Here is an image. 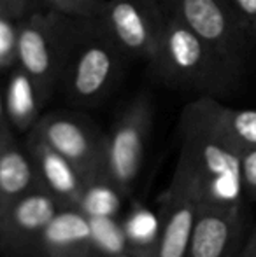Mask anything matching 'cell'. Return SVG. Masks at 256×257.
Listing matches in <instances>:
<instances>
[{
  "instance_id": "obj_1",
  "label": "cell",
  "mask_w": 256,
  "mask_h": 257,
  "mask_svg": "<svg viewBox=\"0 0 256 257\" xmlns=\"http://www.w3.org/2000/svg\"><path fill=\"white\" fill-rule=\"evenodd\" d=\"M179 156L167 189L188 194L200 206L244 205L240 154L204 121L193 102L179 117Z\"/></svg>"
},
{
  "instance_id": "obj_2",
  "label": "cell",
  "mask_w": 256,
  "mask_h": 257,
  "mask_svg": "<svg viewBox=\"0 0 256 257\" xmlns=\"http://www.w3.org/2000/svg\"><path fill=\"white\" fill-rule=\"evenodd\" d=\"M147 63V74L168 88L221 98L237 89L242 70L167 14V23Z\"/></svg>"
},
{
  "instance_id": "obj_3",
  "label": "cell",
  "mask_w": 256,
  "mask_h": 257,
  "mask_svg": "<svg viewBox=\"0 0 256 257\" xmlns=\"http://www.w3.org/2000/svg\"><path fill=\"white\" fill-rule=\"evenodd\" d=\"M128 60L99 18L77 20L58 91L75 107H97L120 84Z\"/></svg>"
},
{
  "instance_id": "obj_4",
  "label": "cell",
  "mask_w": 256,
  "mask_h": 257,
  "mask_svg": "<svg viewBox=\"0 0 256 257\" xmlns=\"http://www.w3.org/2000/svg\"><path fill=\"white\" fill-rule=\"evenodd\" d=\"M75 30L77 18L48 7L32 11L20 20L18 65L34 79L46 103L58 91Z\"/></svg>"
},
{
  "instance_id": "obj_5",
  "label": "cell",
  "mask_w": 256,
  "mask_h": 257,
  "mask_svg": "<svg viewBox=\"0 0 256 257\" xmlns=\"http://www.w3.org/2000/svg\"><path fill=\"white\" fill-rule=\"evenodd\" d=\"M168 16L207 42L244 72L256 39L228 0H163Z\"/></svg>"
},
{
  "instance_id": "obj_6",
  "label": "cell",
  "mask_w": 256,
  "mask_h": 257,
  "mask_svg": "<svg viewBox=\"0 0 256 257\" xmlns=\"http://www.w3.org/2000/svg\"><path fill=\"white\" fill-rule=\"evenodd\" d=\"M153 119V98L147 91H140L118 114L107 133V173L127 196L133 193L142 172Z\"/></svg>"
},
{
  "instance_id": "obj_7",
  "label": "cell",
  "mask_w": 256,
  "mask_h": 257,
  "mask_svg": "<svg viewBox=\"0 0 256 257\" xmlns=\"http://www.w3.org/2000/svg\"><path fill=\"white\" fill-rule=\"evenodd\" d=\"M30 133L65 156L84 179L107 172V133L86 115L72 110L48 112Z\"/></svg>"
},
{
  "instance_id": "obj_8",
  "label": "cell",
  "mask_w": 256,
  "mask_h": 257,
  "mask_svg": "<svg viewBox=\"0 0 256 257\" xmlns=\"http://www.w3.org/2000/svg\"><path fill=\"white\" fill-rule=\"evenodd\" d=\"M104 28L130 60L147 61L167 23L163 0H106Z\"/></svg>"
},
{
  "instance_id": "obj_9",
  "label": "cell",
  "mask_w": 256,
  "mask_h": 257,
  "mask_svg": "<svg viewBox=\"0 0 256 257\" xmlns=\"http://www.w3.org/2000/svg\"><path fill=\"white\" fill-rule=\"evenodd\" d=\"M60 206L42 189L11 203L0 213V255L32 257L42 229Z\"/></svg>"
},
{
  "instance_id": "obj_10",
  "label": "cell",
  "mask_w": 256,
  "mask_h": 257,
  "mask_svg": "<svg viewBox=\"0 0 256 257\" xmlns=\"http://www.w3.org/2000/svg\"><path fill=\"white\" fill-rule=\"evenodd\" d=\"M247 233L246 205L198 206L186 257H237Z\"/></svg>"
},
{
  "instance_id": "obj_11",
  "label": "cell",
  "mask_w": 256,
  "mask_h": 257,
  "mask_svg": "<svg viewBox=\"0 0 256 257\" xmlns=\"http://www.w3.org/2000/svg\"><path fill=\"white\" fill-rule=\"evenodd\" d=\"M25 146L34 159L41 189L55 198L62 206L77 205L84 186V177L81 172L35 133H28Z\"/></svg>"
},
{
  "instance_id": "obj_12",
  "label": "cell",
  "mask_w": 256,
  "mask_h": 257,
  "mask_svg": "<svg viewBox=\"0 0 256 257\" xmlns=\"http://www.w3.org/2000/svg\"><path fill=\"white\" fill-rule=\"evenodd\" d=\"M198 205L188 194L165 189L158 198L160 238L154 257H186Z\"/></svg>"
},
{
  "instance_id": "obj_13",
  "label": "cell",
  "mask_w": 256,
  "mask_h": 257,
  "mask_svg": "<svg viewBox=\"0 0 256 257\" xmlns=\"http://www.w3.org/2000/svg\"><path fill=\"white\" fill-rule=\"evenodd\" d=\"M32 257H90V220L75 206H60L42 229Z\"/></svg>"
},
{
  "instance_id": "obj_14",
  "label": "cell",
  "mask_w": 256,
  "mask_h": 257,
  "mask_svg": "<svg viewBox=\"0 0 256 257\" xmlns=\"http://www.w3.org/2000/svg\"><path fill=\"white\" fill-rule=\"evenodd\" d=\"M41 189L34 159L16 133L0 140V213L20 198Z\"/></svg>"
},
{
  "instance_id": "obj_15",
  "label": "cell",
  "mask_w": 256,
  "mask_h": 257,
  "mask_svg": "<svg viewBox=\"0 0 256 257\" xmlns=\"http://www.w3.org/2000/svg\"><path fill=\"white\" fill-rule=\"evenodd\" d=\"M193 103L214 133L239 154L256 147V110L226 107L212 96H200Z\"/></svg>"
},
{
  "instance_id": "obj_16",
  "label": "cell",
  "mask_w": 256,
  "mask_h": 257,
  "mask_svg": "<svg viewBox=\"0 0 256 257\" xmlns=\"http://www.w3.org/2000/svg\"><path fill=\"white\" fill-rule=\"evenodd\" d=\"M4 75L6 108L11 128L14 133L28 135L41 119L46 102L34 79L18 63L4 72Z\"/></svg>"
},
{
  "instance_id": "obj_17",
  "label": "cell",
  "mask_w": 256,
  "mask_h": 257,
  "mask_svg": "<svg viewBox=\"0 0 256 257\" xmlns=\"http://www.w3.org/2000/svg\"><path fill=\"white\" fill-rule=\"evenodd\" d=\"M121 226L127 238L128 254L133 257H154L160 238V215L142 201H133L121 213Z\"/></svg>"
},
{
  "instance_id": "obj_18",
  "label": "cell",
  "mask_w": 256,
  "mask_h": 257,
  "mask_svg": "<svg viewBox=\"0 0 256 257\" xmlns=\"http://www.w3.org/2000/svg\"><path fill=\"white\" fill-rule=\"evenodd\" d=\"M127 198L113 177L104 172L84 179L75 208L81 210L86 217H121Z\"/></svg>"
},
{
  "instance_id": "obj_19",
  "label": "cell",
  "mask_w": 256,
  "mask_h": 257,
  "mask_svg": "<svg viewBox=\"0 0 256 257\" xmlns=\"http://www.w3.org/2000/svg\"><path fill=\"white\" fill-rule=\"evenodd\" d=\"M90 257H118L127 254V238L120 217H88Z\"/></svg>"
},
{
  "instance_id": "obj_20",
  "label": "cell",
  "mask_w": 256,
  "mask_h": 257,
  "mask_svg": "<svg viewBox=\"0 0 256 257\" xmlns=\"http://www.w3.org/2000/svg\"><path fill=\"white\" fill-rule=\"evenodd\" d=\"M18 32H20V20L9 16L7 13L0 14V72L2 74L18 63Z\"/></svg>"
},
{
  "instance_id": "obj_21",
  "label": "cell",
  "mask_w": 256,
  "mask_h": 257,
  "mask_svg": "<svg viewBox=\"0 0 256 257\" xmlns=\"http://www.w3.org/2000/svg\"><path fill=\"white\" fill-rule=\"evenodd\" d=\"M48 9L58 11L77 20H97L102 16L106 0H41Z\"/></svg>"
},
{
  "instance_id": "obj_22",
  "label": "cell",
  "mask_w": 256,
  "mask_h": 257,
  "mask_svg": "<svg viewBox=\"0 0 256 257\" xmlns=\"http://www.w3.org/2000/svg\"><path fill=\"white\" fill-rule=\"evenodd\" d=\"M240 179L244 194L256 203V147L240 154Z\"/></svg>"
},
{
  "instance_id": "obj_23",
  "label": "cell",
  "mask_w": 256,
  "mask_h": 257,
  "mask_svg": "<svg viewBox=\"0 0 256 257\" xmlns=\"http://www.w3.org/2000/svg\"><path fill=\"white\" fill-rule=\"evenodd\" d=\"M256 39V0H228Z\"/></svg>"
},
{
  "instance_id": "obj_24",
  "label": "cell",
  "mask_w": 256,
  "mask_h": 257,
  "mask_svg": "<svg viewBox=\"0 0 256 257\" xmlns=\"http://www.w3.org/2000/svg\"><path fill=\"white\" fill-rule=\"evenodd\" d=\"M6 7H7V14L16 20H21L27 14H30L32 11L42 9V2L41 0H6Z\"/></svg>"
},
{
  "instance_id": "obj_25",
  "label": "cell",
  "mask_w": 256,
  "mask_h": 257,
  "mask_svg": "<svg viewBox=\"0 0 256 257\" xmlns=\"http://www.w3.org/2000/svg\"><path fill=\"white\" fill-rule=\"evenodd\" d=\"M9 133H13L9 117L6 108V93H4V79H0V140L6 139Z\"/></svg>"
},
{
  "instance_id": "obj_26",
  "label": "cell",
  "mask_w": 256,
  "mask_h": 257,
  "mask_svg": "<svg viewBox=\"0 0 256 257\" xmlns=\"http://www.w3.org/2000/svg\"><path fill=\"white\" fill-rule=\"evenodd\" d=\"M237 257H256V227L249 229Z\"/></svg>"
},
{
  "instance_id": "obj_27",
  "label": "cell",
  "mask_w": 256,
  "mask_h": 257,
  "mask_svg": "<svg viewBox=\"0 0 256 257\" xmlns=\"http://www.w3.org/2000/svg\"><path fill=\"white\" fill-rule=\"evenodd\" d=\"M7 13V7H6V0H0V14Z\"/></svg>"
},
{
  "instance_id": "obj_28",
  "label": "cell",
  "mask_w": 256,
  "mask_h": 257,
  "mask_svg": "<svg viewBox=\"0 0 256 257\" xmlns=\"http://www.w3.org/2000/svg\"><path fill=\"white\" fill-rule=\"evenodd\" d=\"M118 257H133V255H130L128 252H127V254H121V255H118Z\"/></svg>"
}]
</instances>
